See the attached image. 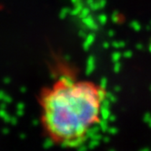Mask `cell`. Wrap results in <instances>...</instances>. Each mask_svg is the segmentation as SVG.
Wrapping results in <instances>:
<instances>
[{"label": "cell", "instance_id": "1", "mask_svg": "<svg viewBox=\"0 0 151 151\" xmlns=\"http://www.w3.org/2000/svg\"><path fill=\"white\" fill-rule=\"evenodd\" d=\"M105 96L90 83L59 82L44 100V120L52 137L70 147L87 143L101 125Z\"/></svg>", "mask_w": 151, "mask_h": 151}, {"label": "cell", "instance_id": "2", "mask_svg": "<svg viewBox=\"0 0 151 151\" xmlns=\"http://www.w3.org/2000/svg\"><path fill=\"white\" fill-rule=\"evenodd\" d=\"M73 12L86 27L93 28L101 0H69Z\"/></svg>", "mask_w": 151, "mask_h": 151}]
</instances>
